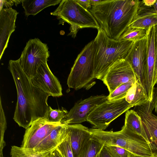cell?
<instances>
[{"mask_svg":"<svg viewBox=\"0 0 157 157\" xmlns=\"http://www.w3.org/2000/svg\"><path fill=\"white\" fill-rule=\"evenodd\" d=\"M8 69L14 82L17 101L13 119L20 127L26 129L36 121L45 118L49 106L50 96L35 86L24 71L20 59L10 60Z\"/></svg>","mask_w":157,"mask_h":157,"instance_id":"1","label":"cell"},{"mask_svg":"<svg viewBox=\"0 0 157 157\" xmlns=\"http://www.w3.org/2000/svg\"><path fill=\"white\" fill-rule=\"evenodd\" d=\"M141 1L102 0L89 10L109 38L118 40L138 13Z\"/></svg>","mask_w":157,"mask_h":157,"instance_id":"2","label":"cell"},{"mask_svg":"<svg viewBox=\"0 0 157 157\" xmlns=\"http://www.w3.org/2000/svg\"><path fill=\"white\" fill-rule=\"evenodd\" d=\"M94 40L95 78L101 80L109 68L118 60L125 59L134 42L120 41L108 37L100 27Z\"/></svg>","mask_w":157,"mask_h":157,"instance_id":"3","label":"cell"},{"mask_svg":"<svg viewBox=\"0 0 157 157\" xmlns=\"http://www.w3.org/2000/svg\"><path fill=\"white\" fill-rule=\"evenodd\" d=\"M61 22L70 25L69 35L75 38L79 29L93 28L98 29L100 26L90 12L76 0H62L57 8L50 13Z\"/></svg>","mask_w":157,"mask_h":157,"instance_id":"4","label":"cell"},{"mask_svg":"<svg viewBox=\"0 0 157 157\" xmlns=\"http://www.w3.org/2000/svg\"><path fill=\"white\" fill-rule=\"evenodd\" d=\"M94 51L93 40L87 44L78 54L67 78V84L69 88L88 90L95 84Z\"/></svg>","mask_w":157,"mask_h":157,"instance_id":"5","label":"cell"},{"mask_svg":"<svg viewBox=\"0 0 157 157\" xmlns=\"http://www.w3.org/2000/svg\"><path fill=\"white\" fill-rule=\"evenodd\" d=\"M132 107L125 98L114 100L107 99L91 111L87 121L93 125L94 128L104 130L112 121Z\"/></svg>","mask_w":157,"mask_h":157,"instance_id":"6","label":"cell"},{"mask_svg":"<svg viewBox=\"0 0 157 157\" xmlns=\"http://www.w3.org/2000/svg\"><path fill=\"white\" fill-rule=\"evenodd\" d=\"M48 49L47 44L37 38L26 43L19 59L22 68L30 78L35 75L42 64L47 62L50 56Z\"/></svg>","mask_w":157,"mask_h":157,"instance_id":"7","label":"cell"},{"mask_svg":"<svg viewBox=\"0 0 157 157\" xmlns=\"http://www.w3.org/2000/svg\"><path fill=\"white\" fill-rule=\"evenodd\" d=\"M147 62L143 81L148 100H152L154 89L157 82V25L147 30Z\"/></svg>","mask_w":157,"mask_h":157,"instance_id":"8","label":"cell"},{"mask_svg":"<svg viewBox=\"0 0 157 157\" xmlns=\"http://www.w3.org/2000/svg\"><path fill=\"white\" fill-rule=\"evenodd\" d=\"M101 80L110 94L122 84L136 81V78L130 64L123 59L118 60L110 67Z\"/></svg>","mask_w":157,"mask_h":157,"instance_id":"9","label":"cell"},{"mask_svg":"<svg viewBox=\"0 0 157 157\" xmlns=\"http://www.w3.org/2000/svg\"><path fill=\"white\" fill-rule=\"evenodd\" d=\"M104 95L91 96L76 103L61 121L64 124H78L87 121V117L98 105L107 99Z\"/></svg>","mask_w":157,"mask_h":157,"instance_id":"10","label":"cell"},{"mask_svg":"<svg viewBox=\"0 0 157 157\" xmlns=\"http://www.w3.org/2000/svg\"><path fill=\"white\" fill-rule=\"evenodd\" d=\"M125 59L132 66L136 75V81L140 85L145 92L143 78L147 62L146 36L133 43Z\"/></svg>","mask_w":157,"mask_h":157,"instance_id":"11","label":"cell"},{"mask_svg":"<svg viewBox=\"0 0 157 157\" xmlns=\"http://www.w3.org/2000/svg\"><path fill=\"white\" fill-rule=\"evenodd\" d=\"M31 79L35 86L50 96L59 97L63 95L61 85L51 71L47 62L40 66L35 75Z\"/></svg>","mask_w":157,"mask_h":157,"instance_id":"12","label":"cell"},{"mask_svg":"<svg viewBox=\"0 0 157 157\" xmlns=\"http://www.w3.org/2000/svg\"><path fill=\"white\" fill-rule=\"evenodd\" d=\"M61 123H51L44 119H39L26 129L21 147L33 149Z\"/></svg>","mask_w":157,"mask_h":157,"instance_id":"13","label":"cell"},{"mask_svg":"<svg viewBox=\"0 0 157 157\" xmlns=\"http://www.w3.org/2000/svg\"><path fill=\"white\" fill-rule=\"evenodd\" d=\"M18 13L12 8L0 10V59L7 46L11 34L15 30Z\"/></svg>","mask_w":157,"mask_h":157,"instance_id":"14","label":"cell"},{"mask_svg":"<svg viewBox=\"0 0 157 157\" xmlns=\"http://www.w3.org/2000/svg\"><path fill=\"white\" fill-rule=\"evenodd\" d=\"M74 157H78L82 149L92 138L89 128L80 124H66Z\"/></svg>","mask_w":157,"mask_h":157,"instance_id":"15","label":"cell"},{"mask_svg":"<svg viewBox=\"0 0 157 157\" xmlns=\"http://www.w3.org/2000/svg\"><path fill=\"white\" fill-rule=\"evenodd\" d=\"M67 135L66 125L61 124L47 136L35 147L28 149L39 153H43L56 148Z\"/></svg>","mask_w":157,"mask_h":157,"instance_id":"16","label":"cell"},{"mask_svg":"<svg viewBox=\"0 0 157 157\" xmlns=\"http://www.w3.org/2000/svg\"><path fill=\"white\" fill-rule=\"evenodd\" d=\"M150 142L154 155H157V126L148 117L141 104L134 106Z\"/></svg>","mask_w":157,"mask_h":157,"instance_id":"17","label":"cell"},{"mask_svg":"<svg viewBox=\"0 0 157 157\" xmlns=\"http://www.w3.org/2000/svg\"><path fill=\"white\" fill-rule=\"evenodd\" d=\"M124 126L129 131L144 138L150 144L142 125L141 118L134 110H128L126 112Z\"/></svg>","mask_w":157,"mask_h":157,"instance_id":"18","label":"cell"},{"mask_svg":"<svg viewBox=\"0 0 157 157\" xmlns=\"http://www.w3.org/2000/svg\"><path fill=\"white\" fill-rule=\"evenodd\" d=\"M155 25H157V13L140 6L138 14L128 27L142 29L147 30L151 26Z\"/></svg>","mask_w":157,"mask_h":157,"instance_id":"19","label":"cell"},{"mask_svg":"<svg viewBox=\"0 0 157 157\" xmlns=\"http://www.w3.org/2000/svg\"><path fill=\"white\" fill-rule=\"evenodd\" d=\"M61 0H22L25 15H35L45 8L57 5Z\"/></svg>","mask_w":157,"mask_h":157,"instance_id":"20","label":"cell"},{"mask_svg":"<svg viewBox=\"0 0 157 157\" xmlns=\"http://www.w3.org/2000/svg\"><path fill=\"white\" fill-rule=\"evenodd\" d=\"M125 99L133 107L143 104L148 101L144 89L136 81L128 91Z\"/></svg>","mask_w":157,"mask_h":157,"instance_id":"21","label":"cell"},{"mask_svg":"<svg viewBox=\"0 0 157 157\" xmlns=\"http://www.w3.org/2000/svg\"><path fill=\"white\" fill-rule=\"evenodd\" d=\"M104 146L103 143L92 137L84 147L78 157H97Z\"/></svg>","mask_w":157,"mask_h":157,"instance_id":"22","label":"cell"},{"mask_svg":"<svg viewBox=\"0 0 157 157\" xmlns=\"http://www.w3.org/2000/svg\"><path fill=\"white\" fill-rule=\"evenodd\" d=\"M55 149L44 152L39 153L27 148L13 146L11 147L10 154L11 157H46Z\"/></svg>","mask_w":157,"mask_h":157,"instance_id":"23","label":"cell"},{"mask_svg":"<svg viewBox=\"0 0 157 157\" xmlns=\"http://www.w3.org/2000/svg\"><path fill=\"white\" fill-rule=\"evenodd\" d=\"M146 34L145 29L128 27L121 36L120 41H130L135 42L144 37Z\"/></svg>","mask_w":157,"mask_h":157,"instance_id":"24","label":"cell"},{"mask_svg":"<svg viewBox=\"0 0 157 157\" xmlns=\"http://www.w3.org/2000/svg\"><path fill=\"white\" fill-rule=\"evenodd\" d=\"M68 112L62 107L61 109H53L49 106L44 119L51 123H61L62 120L67 116Z\"/></svg>","mask_w":157,"mask_h":157,"instance_id":"25","label":"cell"},{"mask_svg":"<svg viewBox=\"0 0 157 157\" xmlns=\"http://www.w3.org/2000/svg\"><path fill=\"white\" fill-rule=\"evenodd\" d=\"M136 80L121 84L107 96V100L109 101L118 100L124 98L128 90L134 83Z\"/></svg>","mask_w":157,"mask_h":157,"instance_id":"26","label":"cell"},{"mask_svg":"<svg viewBox=\"0 0 157 157\" xmlns=\"http://www.w3.org/2000/svg\"><path fill=\"white\" fill-rule=\"evenodd\" d=\"M157 98V91H154L152 100H148L141 105L147 116L157 126V117L152 113L154 109L155 104Z\"/></svg>","mask_w":157,"mask_h":157,"instance_id":"27","label":"cell"},{"mask_svg":"<svg viewBox=\"0 0 157 157\" xmlns=\"http://www.w3.org/2000/svg\"><path fill=\"white\" fill-rule=\"evenodd\" d=\"M6 121L5 113L2 103L1 97H0V157L3 156L2 150L6 145L4 140V136L6 128Z\"/></svg>","mask_w":157,"mask_h":157,"instance_id":"28","label":"cell"},{"mask_svg":"<svg viewBox=\"0 0 157 157\" xmlns=\"http://www.w3.org/2000/svg\"><path fill=\"white\" fill-rule=\"evenodd\" d=\"M56 148L63 157H74L67 131L66 137Z\"/></svg>","mask_w":157,"mask_h":157,"instance_id":"29","label":"cell"},{"mask_svg":"<svg viewBox=\"0 0 157 157\" xmlns=\"http://www.w3.org/2000/svg\"><path fill=\"white\" fill-rule=\"evenodd\" d=\"M105 147L112 157H134L135 155L128 150L119 147Z\"/></svg>","mask_w":157,"mask_h":157,"instance_id":"30","label":"cell"},{"mask_svg":"<svg viewBox=\"0 0 157 157\" xmlns=\"http://www.w3.org/2000/svg\"><path fill=\"white\" fill-rule=\"evenodd\" d=\"M16 0H0V9H3L4 6L6 7V8H11V6H13L14 3H15Z\"/></svg>","mask_w":157,"mask_h":157,"instance_id":"31","label":"cell"},{"mask_svg":"<svg viewBox=\"0 0 157 157\" xmlns=\"http://www.w3.org/2000/svg\"><path fill=\"white\" fill-rule=\"evenodd\" d=\"M77 2L85 9L89 10L91 8L90 0H76Z\"/></svg>","mask_w":157,"mask_h":157,"instance_id":"32","label":"cell"},{"mask_svg":"<svg viewBox=\"0 0 157 157\" xmlns=\"http://www.w3.org/2000/svg\"><path fill=\"white\" fill-rule=\"evenodd\" d=\"M97 157H112L104 146Z\"/></svg>","mask_w":157,"mask_h":157,"instance_id":"33","label":"cell"},{"mask_svg":"<svg viewBox=\"0 0 157 157\" xmlns=\"http://www.w3.org/2000/svg\"><path fill=\"white\" fill-rule=\"evenodd\" d=\"M156 1V0H144L141 1V2L145 6L151 7L154 5Z\"/></svg>","mask_w":157,"mask_h":157,"instance_id":"34","label":"cell"},{"mask_svg":"<svg viewBox=\"0 0 157 157\" xmlns=\"http://www.w3.org/2000/svg\"><path fill=\"white\" fill-rule=\"evenodd\" d=\"M51 157H63L60 153L56 148L51 154Z\"/></svg>","mask_w":157,"mask_h":157,"instance_id":"35","label":"cell"},{"mask_svg":"<svg viewBox=\"0 0 157 157\" xmlns=\"http://www.w3.org/2000/svg\"><path fill=\"white\" fill-rule=\"evenodd\" d=\"M152 7V8L148 9L151 12L157 13V0L154 5Z\"/></svg>","mask_w":157,"mask_h":157,"instance_id":"36","label":"cell"},{"mask_svg":"<svg viewBox=\"0 0 157 157\" xmlns=\"http://www.w3.org/2000/svg\"><path fill=\"white\" fill-rule=\"evenodd\" d=\"M102 0H90L91 4V6H94L99 2H101L102 1Z\"/></svg>","mask_w":157,"mask_h":157,"instance_id":"37","label":"cell"},{"mask_svg":"<svg viewBox=\"0 0 157 157\" xmlns=\"http://www.w3.org/2000/svg\"><path fill=\"white\" fill-rule=\"evenodd\" d=\"M154 109H155V112L157 113V98L155 103Z\"/></svg>","mask_w":157,"mask_h":157,"instance_id":"38","label":"cell"},{"mask_svg":"<svg viewBox=\"0 0 157 157\" xmlns=\"http://www.w3.org/2000/svg\"><path fill=\"white\" fill-rule=\"evenodd\" d=\"M134 157H144L143 156H138V155H135Z\"/></svg>","mask_w":157,"mask_h":157,"instance_id":"39","label":"cell"},{"mask_svg":"<svg viewBox=\"0 0 157 157\" xmlns=\"http://www.w3.org/2000/svg\"><path fill=\"white\" fill-rule=\"evenodd\" d=\"M150 157H157V155H154L153 156Z\"/></svg>","mask_w":157,"mask_h":157,"instance_id":"40","label":"cell"},{"mask_svg":"<svg viewBox=\"0 0 157 157\" xmlns=\"http://www.w3.org/2000/svg\"><path fill=\"white\" fill-rule=\"evenodd\" d=\"M51 153L49 155H48L47 157H51Z\"/></svg>","mask_w":157,"mask_h":157,"instance_id":"41","label":"cell"},{"mask_svg":"<svg viewBox=\"0 0 157 157\" xmlns=\"http://www.w3.org/2000/svg\"><path fill=\"white\" fill-rule=\"evenodd\" d=\"M156 84H157V83H156Z\"/></svg>","mask_w":157,"mask_h":157,"instance_id":"42","label":"cell"}]
</instances>
